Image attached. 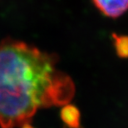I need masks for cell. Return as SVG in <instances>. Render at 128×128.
Masks as SVG:
<instances>
[{
	"instance_id": "1",
	"label": "cell",
	"mask_w": 128,
	"mask_h": 128,
	"mask_svg": "<svg viewBox=\"0 0 128 128\" xmlns=\"http://www.w3.org/2000/svg\"><path fill=\"white\" fill-rule=\"evenodd\" d=\"M58 63L57 55L26 42H0V127L22 128L39 109L69 104L75 84Z\"/></svg>"
},
{
	"instance_id": "4",
	"label": "cell",
	"mask_w": 128,
	"mask_h": 128,
	"mask_svg": "<svg viewBox=\"0 0 128 128\" xmlns=\"http://www.w3.org/2000/svg\"><path fill=\"white\" fill-rule=\"evenodd\" d=\"M112 36L116 55L121 58H128V35L112 33Z\"/></svg>"
},
{
	"instance_id": "5",
	"label": "cell",
	"mask_w": 128,
	"mask_h": 128,
	"mask_svg": "<svg viewBox=\"0 0 128 128\" xmlns=\"http://www.w3.org/2000/svg\"><path fill=\"white\" fill-rule=\"evenodd\" d=\"M22 128H34V127H33L32 125H28V126H25L22 127Z\"/></svg>"
},
{
	"instance_id": "2",
	"label": "cell",
	"mask_w": 128,
	"mask_h": 128,
	"mask_svg": "<svg viewBox=\"0 0 128 128\" xmlns=\"http://www.w3.org/2000/svg\"><path fill=\"white\" fill-rule=\"evenodd\" d=\"M104 16L111 18L121 17L128 11V0H92Z\"/></svg>"
},
{
	"instance_id": "3",
	"label": "cell",
	"mask_w": 128,
	"mask_h": 128,
	"mask_svg": "<svg viewBox=\"0 0 128 128\" xmlns=\"http://www.w3.org/2000/svg\"><path fill=\"white\" fill-rule=\"evenodd\" d=\"M60 117L68 128H82L81 112L74 105L66 104L61 109Z\"/></svg>"
}]
</instances>
